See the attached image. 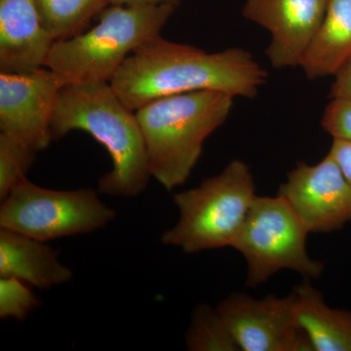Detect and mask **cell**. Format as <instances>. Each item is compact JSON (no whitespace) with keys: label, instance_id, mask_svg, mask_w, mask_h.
Here are the masks:
<instances>
[{"label":"cell","instance_id":"6da1fadb","mask_svg":"<svg viewBox=\"0 0 351 351\" xmlns=\"http://www.w3.org/2000/svg\"><path fill=\"white\" fill-rule=\"evenodd\" d=\"M267 76L253 55L241 48L207 53L159 36L134 51L110 83L136 112L163 97L202 90L254 99Z\"/></svg>","mask_w":351,"mask_h":351},{"label":"cell","instance_id":"7a4b0ae2","mask_svg":"<svg viewBox=\"0 0 351 351\" xmlns=\"http://www.w3.org/2000/svg\"><path fill=\"white\" fill-rule=\"evenodd\" d=\"M90 134L110 154L112 169L101 176L98 193L132 197L151 179L144 137L136 112L115 93L110 82L66 84L51 120L53 141L69 132Z\"/></svg>","mask_w":351,"mask_h":351},{"label":"cell","instance_id":"3957f363","mask_svg":"<svg viewBox=\"0 0 351 351\" xmlns=\"http://www.w3.org/2000/svg\"><path fill=\"white\" fill-rule=\"evenodd\" d=\"M233 98L202 90L163 97L136 110L152 177L167 191L189 179L205 140L232 112Z\"/></svg>","mask_w":351,"mask_h":351},{"label":"cell","instance_id":"277c9868","mask_svg":"<svg viewBox=\"0 0 351 351\" xmlns=\"http://www.w3.org/2000/svg\"><path fill=\"white\" fill-rule=\"evenodd\" d=\"M175 9L110 4L91 29L55 41L45 68L66 84L110 82L134 51L160 36Z\"/></svg>","mask_w":351,"mask_h":351},{"label":"cell","instance_id":"5b68a950","mask_svg":"<svg viewBox=\"0 0 351 351\" xmlns=\"http://www.w3.org/2000/svg\"><path fill=\"white\" fill-rule=\"evenodd\" d=\"M256 197L250 168L235 159L200 186L173 195L180 219L161 243L186 254L232 247Z\"/></svg>","mask_w":351,"mask_h":351},{"label":"cell","instance_id":"8992f818","mask_svg":"<svg viewBox=\"0 0 351 351\" xmlns=\"http://www.w3.org/2000/svg\"><path fill=\"white\" fill-rule=\"evenodd\" d=\"M308 233L281 196H257L232 245L246 260V285L257 287L282 269L294 270L306 278H318L324 265L307 254Z\"/></svg>","mask_w":351,"mask_h":351},{"label":"cell","instance_id":"52a82bcc","mask_svg":"<svg viewBox=\"0 0 351 351\" xmlns=\"http://www.w3.org/2000/svg\"><path fill=\"white\" fill-rule=\"evenodd\" d=\"M115 217L94 189L55 191L27 178L2 200L0 228L46 242L101 230Z\"/></svg>","mask_w":351,"mask_h":351},{"label":"cell","instance_id":"ba28073f","mask_svg":"<svg viewBox=\"0 0 351 351\" xmlns=\"http://www.w3.org/2000/svg\"><path fill=\"white\" fill-rule=\"evenodd\" d=\"M216 308L240 350L314 351L295 320L294 292L285 298L269 295L260 300L237 293Z\"/></svg>","mask_w":351,"mask_h":351},{"label":"cell","instance_id":"9c48e42d","mask_svg":"<svg viewBox=\"0 0 351 351\" xmlns=\"http://www.w3.org/2000/svg\"><path fill=\"white\" fill-rule=\"evenodd\" d=\"M64 80L48 68L27 73H0V133L34 151L50 143L51 120Z\"/></svg>","mask_w":351,"mask_h":351},{"label":"cell","instance_id":"30bf717a","mask_svg":"<svg viewBox=\"0 0 351 351\" xmlns=\"http://www.w3.org/2000/svg\"><path fill=\"white\" fill-rule=\"evenodd\" d=\"M277 195L287 201L309 233L337 232L351 221V186L329 152L315 165L298 164Z\"/></svg>","mask_w":351,"mask_h":351},{"label":"cell","instance_id":"8fae6325","mask_svg":"<svg viewBox=\"0 0 351 351\" xmlns=\"http://www.w3.org/2000/svg\"><path fill=\"white\" fill-rule=\"evenodd\" d=\"M327 5L328 0H245L242 13L271 34L265 50L271 66L291 68L301 66Z\"/></svg>","mask_w":351,"mask_h":351},{"label":"cell","instance_id":"7c38bea8","mask_svg":"<svg viewBox=\"0 0 351 351\" xmlns=\"http://www.w3.org/2000/svg\"><path fill=\"white\" fill-rule=\"evenodd\" d=\"M55 41L43 25L34 0H0V73L45 68Z\"/></svg>","mask_w":351,"mask_h":351},{"label":"cell","instance_id":"4fadbf2b","mask_svg":"<svg viewBox=\"0 0 351 351\" xmlns=\"http://www.w3.org/2000/svg\"><path fill=\"white\" fill-rule=\"evenodd\" d=\"M45 242L0 228V277H14L32 287L49 289L73 278V272Z\"/></svg>","mask_w":351,"mask_h":351},{"label":"cell","instance_id":"5bb4252c","mask_svg":"<svg viewBox=\"0 0 351 351\" xmlns=\"http://www.w3.org/2000/svg\"><path fill=\"white\" fill-rule=\"evenodd\" d=\"M293 292L295 320L311 339L314 351H351V311L328 306L307 278Z\"/></svg>","mask_w":351,"mask_h":351},{"label":"cell","instance_id":"9a60e30c","mask_svg":"<svg viewBox=\"0 0 351 351\" xmlns=\"http://www.w3.org/2000/svg\"><path fill=\"white\" fill-rule=\"evenodd\" d=\"M351 58V0H328L326 13L301 68L308 80L335 75Z\"/></svg>","mask_w":351,"mask_h":351},{"label":"cell","instance_id":"2e32d148","mask_svg":"<svg viewBox=\"0 0 351 351\" xmlns=\"http://www.w3.org/2000/svg\"><path fill=\"white\" fill-rule=\"evenodd\" d=\"M43 25L55 40L77 36L110 0H34Z\"/></svg>","mask_w":351,"mask_h":351},{"label":"cell","instance_id":"e0dca14e","mask_svg":"<svg viewBox=\"0 0 351 351\" xmlns=\"http://www.w3.org/2000/svg\"><path fill=\"white\" fill-rule=\"evenodd\" d=\"M191 351H239V346L217 308L199 304L191 315L186 334Z\"/></svg>","mask_w":351,"mask_h":351},{"label":"cell","instance_id":"ac0fdd59","mask_svg":"<svg viewBox=\"0 0 351 351\" xmlns=\"http://www.w3.org/2000/svg\"><path fill=\"white\" fill-rule=\"evenodd\" d=\"M38 152L17 138L0 133V199L3 200L23 180Z\"/></svg>","mask_w":351,"mask_h":351},{"label":"cell","instance_id":"d6986e66","mask_svg":"<svg viewBox=\"0 0 351 351\" xmlns=\"http://www.w3.org/2000/svg\"><path fill=\"white\" fill-rule=\"evenodd\" d=\"M31 285L14 277H0V318L25 319L38 306Z\"/></svg>","mask_w":351,"mask_h":351},{"label":"cell","instance_id":"ffe728a7","mask_svg":"<svg viewBox=\"0 0 351 351\" xmlns=\"http://www.w3.org/2000/svg\"><path fill=\"white\" fill-rule=\"evenodd\" d=\"M321 125L332 138L351 143V99H332L323 113Z\"/></svg>","mask_w":351,"mask_h":351},{"label":"cell","instance_id":"44dd1931","mask_svg":"<svg viewBox=\"0 0 351 351\" xmlns=\"http://www.w3.org/2000/svg\"><path fill=\"white\" fill-rule=\"evenodd\" d=\"M329 154L334 157L351 186V143L332 138Z\"/></svg>","mask_w":351,"mask_h":351},{"label":"cell","instance_id":"7402d4cb","mask_svg":"<svg viewBox=\"0 0 351 351\" xmlns=\"http://www.w3.org/2000/svg\"><path fill=\"white\" fill-rule=\"evenodd\" d=\"M334 76L330 97L332 99H351V58Z\"/></svg>","mask_w":351,"mask_h":351},{"label":"cell","instance_id":"603a6c76","mask_svg":"<svg viewBox=\"0 0 351 351\" xmlns=\"http://www.w3.org/2000/svg\"><path fill=\"white\" fill-rule=\"evenodd\" d=\"M181 1L182 0H110V4L127 6L172 5L177 7Z\"/></svg>","mask_w":351,"mask_h":351}]
</instances>
